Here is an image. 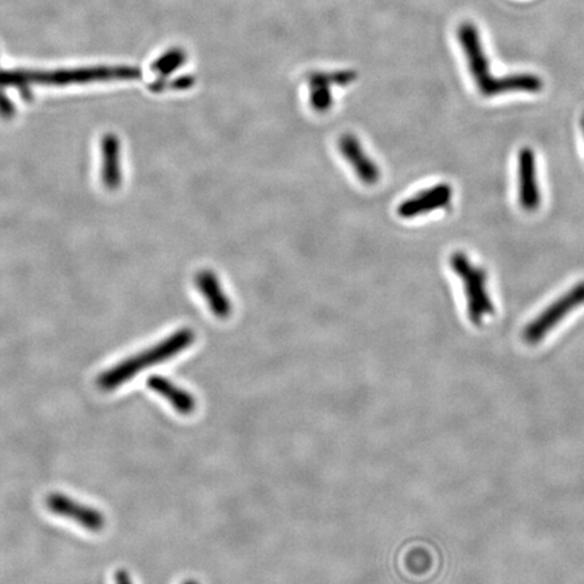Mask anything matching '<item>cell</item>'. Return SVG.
<instances>
[{"label":"cell","mask_w":584,"mask_h":584,"mask_svg":"<svg viewBox=\"0 0 584 584\" xmlns=\"http://www.w3.org/2000/svg\"><path fill=\"white\" fill-rule=\"evenodd\" d=\"M519 202L528 212L536 211L541 204L536 156L530 148H524L519 153Z\"/></svg>","instance_id":"52a82bcc"},{"label":"cell","mask_w":584,"mask_h":584,"mask_svg":"<svg viewBox=\"0 0 584 584\" xmlns=\"http://www.w3.org/2000/svg\"><path fill=\"white\" fill-rule=\"evenodd\" d=\"M47 509L52 513L64 519L78 522L81 527L86 528L90 532H102L106 527V519L102 511L91 506L73 501L71 496L60 493L49 494L47 498Z\"/></svg>","instance_id":"5b68a950"},{"label":"cell","mask_w":584,"mask_h":584,"mask_svg":"<svg viewBox=\"0 0 584 584\" xmlns=\"http://www.w3.org/2000/svg\"><path fill=\"white\" fill-rule=\"evenodd\" d=\"M102 180L107 190H116L122 183L121 143L114 134H106L102 140Z\"/></svg>","instance_id":"7c38bea8"},{"label":"cell","mask_w":584,"mask_h":584,"mask_svg":"<svg viewBox=\"0 0 584 584\" xmlns=\"http://www.w3.org/2000/svg\"><path fill=\"white\" fill-rule=\"evenodd\" d=\"M356 81V73L352 71L315 72L309 78L310 105L313 110L317 113H328L333 106V95H331V84L337 86H348Z\"/></svg>","instance_id":"ba28073f"},{"label":"cell","mask_w":584,"mask_h":584,"mask_svg":"<svg viewBox=\"0 0 584 584\" xmlns=\"http://www.w3.org/2000/svg\"><path fill=\"white\" fill-rule=\"evenodd\" d=\"M450 264L463 283L469 320L475 325H480L485 318L495 312L488 292L487 272L479 265H475L463 252L453 253Z\"/></svg>","instance_id":"3957f363"},{"label":"cell","mask_w":584,"mask_h":584,"mask_svg":"<svg viewBox=\"0 0 584 584\" xmlns=\"http://www.w3.org/2000/svg\"><path fill=\"white\" fill-rule=\"evenodd\" d=\"M193 339H195V334L193 331L182 329V331L171 334L164 341L159 342L155 347L146 349L145 352L138 353V355L122 361L111 370L106 371L99 376L98 384L105 391H111L126 382L132 381L141 371L179 355L193 344Z\"/></svg>","instance_id":"7a4b0ae2"},{"label":"cell","mask_w":584,"mask_h":584,"mask_svg":"<svg viewBox=\"0 0 584 584\" xmlns=\"http://www.w3.org/2000/svg\"><path fill=\"white\" fill-rule=\"evenodd\" d=\"M187 60V55L183 50L174 49L171 52L166 53L161 56L155 64H153V71L160 73L161 76H167L171 72L179 69L183 64Z\"/></svg>","instance_id":"4fadbf2b"},{"label":"cell","mask_w":584,"mask_h":584,"mask_svg":"<svg viewBox=\"0 0 584 584\" xmlns=\"http://www.w3.org/2000/svg\"><path fill=\"white\" fill-rule=\"evenodd\" d=\"M339 146L341 155L349 161L361 182L367 185H374L379 182L381 169L370 156L365 155V150H363L360 141L355 135H342L339 138Z\"/></svg>","instance_id":"9c48e42d"},{"label":"cell","mask_w":584,"mask_h":584,"mask_svg":"<svg viewBox=\"0 0 584 584\" xmlns=\"http://www.w3.org/2000/svg\"><path fill=\"white\" fill-rule=\"evenodd\" d=\"M584 305V280L568 289L564 296L557 298L541 312L524 331V339L528 344H537L545 339L546 334L559 325L571 312Z\"/></svg>","instance_id":"277c9868"},{"label":"cell","mask_w":584,"mask_h":584,"mask_svg":"<svg viewBox=\"0 0 584 584\" xmlns=\"http://www.w3.org/2000/svg\"><path fill=\"white\" fill-rule=\"evenodd\" d=\"M148 387L168 400L169 405L183 416H190L196 408V400L190 392L180 389L163 376L153 375L146 382Z\"/></svg>","instance_id":"8fae6325"},{"label":"cell","mask_w":584,"mask_h":584,"mask_svg":"<svg viewBox=\"0 0 584 584\" xmlns=\"http://www.w3.org/2000/svg\"><path fill=\"white\" fill-rule=\"evenodd\" d=\"M458 41L466 58L472 81L483 97L494 98L503 94H513V92L536 94L543 90V79L538 78L535 73H514L501 78L493 75L490 61L483 47L479 29L474 23L467 21L459 26Z\"/></svg>","instance_id":"6da1fadb"},{"label":"cell","mask_w":584,"mask_h":584,"mask_svg":"<svg viewBox=\"0 0 584 584\" xmlns=\"http://www.w3.org/2000/svg\"><path fill=\"white\" fill-rule=\"evenodd\" d=\"M453 190L447 183L434 185L416 193L398 207V214L402 218H416L435 210L445 209L452 202Z\"/></svg>","instance_id":"8992f818"},{"label":"cell","mask_w":584,"mask_h":584,"mask_svg":"<svg viewBox=\"0 0 584 584\" xmlns=\"http://www.w3.org/2000/svg\"><path fill=\"white\" fill-rule=\"evenodd\" d=\"M183 584H199V583H196V581H193V580H187V581H185V583H183Z\"/></svg>","instance_id":"2e32d148"},{"label":"cell","mask_w":584,"mask_h":584,"mask_svg":"<svg viewBox=\"0 0 584 584\" xmlns=\"http://www.w3.org/2000/svg\"><path fill=\"white\" fill-rule=\"evenodd\" d=\"M580 127H581V132H583V135H584V114L583 116H581Z\"/></svg>","instance_id":"9a60e30c"},{"label":"cell","mask_w":584,"mask_h":584,"mask_svg":"<svg viewBox=\"0 0 584 584\" xmlns=\"http://www.w3.org/2000/svg\"><path fill=\"white\" fill-rule=\"evenodd\" d=\"M116 584H133L132 578L125 570L116 571Z\"/></svg>","instance_id":"5bb4252c"},{"label":"cell","mask_w":584,"mask_h":584,"mask_svg":"<svg viewBox=\"0 0 584 584\" xmlns=\"http://www.w3.org/2000/svg\"><path fill=\"white\" fill-rule=\"evenodd\" d=\"M196 286L202 292V296L207 299V305L215 317L219 320H227L230 317L233 310L232 302L225 294L219 279L211 271L204 270L199 272L196 275Z\"/></svg>","instance_id":"30bf717a"}]
</instances>
